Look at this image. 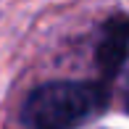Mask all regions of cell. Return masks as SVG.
I'll use <instances>...</instances> for the list:
<instances>
[{"label":"cell","instance_id":"1","mask_svg":"<svg viewBox=\"0 0 129 129\" xmlns=\"http://www.w3.org/2000/svg\"><path fill=\"white\" fill-rule=\"evenodd\" d=\"M108 108V84L103 79L45 82L26 95L21 119L29 129H79Z\"/></svg>","mask_w":129,"mask_h":129},{"label":"cell","instance_id":"2","mask_svg":"<svg viewBox=\"0 0 129 129\" xmlns=\"http://www.w3.org/2000/svg\"><path fill=\"white\" fill-rule=\"evenodd\" d=\"M129 58V13H113L103 21L100 40L95 45V63L103 82L119 77Z\"/></svg>","mask_w":129,"mask_h":129},{"label":"cell","instance_id":"3","mask_svg":"<svg viewBox=\"0 0 129 129\" xmlns=\"http://www.w3.org/2000/svg\"><path fill=\"white\" fill-rule=\"evenodd\" d=\"M124 108H126V113H129V82H126V87H124Z\"/></svg>","mask_w":129,"mask_h":129}]
</instances>
